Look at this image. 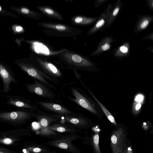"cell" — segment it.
Masks as SVG:
<instances>
[{
    "mask_svg": "<svg viewBox=\"0 0 153 153\" xmlns=\"http://www.w3.org/2000/svg\"><path fill=\"white\" fill-rule=\"evenodd\" d=\"M65 55L67 68L74 71L80 70L97 72L101 69L100 63L93 60L87 56L71 51L67 52Z\"/></svg>",
    "mask_w": 153,
    "mask_h": 153,
    "instance_id": "6da1fadb",
    "label": "cell"
},
{
    "mask_svg": "<svg viewBox=\"0 0 153 153\" xmlns=\"http://www.w3.org/2000/svg\"><path fill=\"white\" fill-rule=\"evenodd\" d=\"M71 93L75 97L68 96V99L86 110L100 119L104 114L97 103L93 99L88 96L86 93L78 87H71Z\"/></svg>",
    "mask_w": 153,
    "mask_h": 153,
    "instance_id": "7a4b0ae2",
    "label": "cell"
},
{
    "mask_svg": "<svg viewBox=\"0 0 153 153\" xmlns=\"http://www.w3.org/2000/svg\"><path fill=\"white\" fill-rule=\"evenodd\" d=\"M35 112L18 110L1 111L0 120L15 126H19L26 124L28 121L34 118Z\"/></svg>",
    "mask_w": 153,
    "mask_h": 153,
    "instance_id": "3957f363",
    "label": "cell"
},
{
    "mask_svg": "<svg viewBox=\"0 0 153 153\" xmlns=\"http://www.w3.org/2000/svg\"><path fill=\"white\" fill-rule=\"evenodd\" d=\"M1 96L5 99V103L16 108L18 110L36 112L39 110L38 105L34 101H32L20 96H13L2 94Z\"/></svg>",
    "mask_w": 153,
    "mask_h": 153,
    "instance_id": "277c9868",
    "label": "cell"
},
{
    "mask_svg": "<svg viewBox=\"0 0 153 153\" xmlns=\"http://www.w3.org/2000/svg\"><path fill=\"white\" fill-rule=\"evenodd\" d=\"M34 102L41 108L51 114L66 116H74L79 114L70 110L58 101L53 100L43 101L35 100Z\"/></svg>",
    "mask_w": 153,
    "mask_h": 153,
    "instance_id": "5b68a950",
    "label": "cell"
},
{
    "mask_svg": "<svg viewBox=\"0 0 153 153\" xmlns=\"http://www.w3.org/2000/svg\"><path fill=\"white\" fill-rule=\"evenodd\" d=\"M32 83H25L28 91L30 93L37 94L49 100H52L56 97L55 93L50 88L34 79Z\"/></svg>",
    "mask_w": 153,
    "mask_h": 153,
    "instance_id": "8992f818",
    "label": "cell"
},
{
    "mask_svg": "<svg viewBox=\"0 0 153 153\" xmlns=\"http://www.w3.org/2000/svg\"><path fill=\"white\" fill-rule=\"evenodd\" d=\"M112 7L113 5L109 3L107 7L101 13L98 20L87 31L86 33L87 35L90 36L100 31H104L106 29Z\"/></svg>",
    "mask_w": 153,
    "mask_h": 153,
    "instance_id": "52a82bcc",
    "label": "cell"
},
{
    "mask_svg": "<svg viewBox=\"0 0 153 153\" xmlns=\"http://www.w3.org/2000/svg\"><path fill=\"white\" fill-rule=\"evenodd\" d=\"M75 138L74 136H64L56 138L45 144L64 149L72 153H76V148L72 143Z\"/></svg>",
    "mask_w": 153,
    "mask_h": 153,
    "instance_id": "ba28073f",
    "label": "cell"
},
{
    "mask_svg": "<svg viewBox=\"0 0 153 153\" xmlns=\"http://www.w3.org/2000/svg\"><path fill=\"white\" fill-rule=\"evenodd\" d=\"M51 114L61 122H66L78 127H85L91 124L90 120L81 114L74 116Z\"/></svg>",
    "mask_w": 153,
    "mask_h": 153,
    "instance_id": "9c48e42d",
    "label": "cell"
},
{
    "mask_svg": "<svg viewBox=\"0 0 153 153\" xmlns=\"http://www.w3.org/2000/svg\"><path fill=\"white\" fill-rule=\"evenodd\" d=\"M0 76L3 84V88L0 90L1 92L7 94L11 90L10 84L13 82L15 84H18V81L15 74L13 71L1 65Z\"/></svg>",
    "mask_w": 153,
    "mask_h": 153,
    "instance_id": "30bf717a",
    "label": "cell"
},
{
    "mask_svg": "<svg viewBox=\"0 0 153 153\" xmlns=\"http://www.w3.org/2000/svg\"><path fill=\"white\" fill-rule=\"evenodd\" d=\"M13 131L4 132L3 136H1V143L8 145H12L21 140L20 137L29 134V130L27 129H19Z\"/></svg>",
    "mask_w": 153,
    "mask_h": 153,
    "instance_id": "8fae6325",
    "label": "cell"
},
{
    "mask_svg": "<svg viewBox=\"0 0 153 153\" xmlns=\"http://www.w3.org/2000/svg\"><path fill=\"white\" fill-rule=\"evenodd\" d=\"M125 134L123 128H118L112 133L111 145L112 153H122L123 151Z\"/></svg>",
    "mask_w": 153,
    "mask_h": 153,
    "instance_id": "7c38bea8",
    "label": "cell"
},
{
    "mask_svg": "<svg viewBox=\"0 0 153 153\" xmlns=\"http://www.w3.org/2000/svg\"><path fill=\"white\" fill-rule=\"evenodd\" d=\"M116 41L113 35L105 36L100 41L96 48L89 54V56H96L108 51L112 48L113 44Z\"/></svg>",
    "mask_w": 153,
    "mask_h": 153,
    "instance_id": "4fadbf2b",
    "label": "cell"
},
{
    "mask_svg": "<svg viewBox=\"0 0 153 153\" xmlns=\"http://www.w3.org/2000/svg\"><path fill=\"white\" fill-rule=\"evenodd\" d=\"M34 118L39 123L41 127L44 128H48L51 123L59 120L51 114L39 110L35 112Z\"/></svg>",
    "mask_w": 153,
    "mask_h": 153,
    "instance_id": "5bb4252c",
    "label": "cell"
},
{
    "mask_svg": "<svg viewBox=\"0 0 153 153\" xmlns=\"http://www.w3.org/2000/svg\"><path fill=\"white\" fill-rule=\"evenodd\" d=\"M99 17H89L81 15L73 16L71 20V23L75 26H88L94 24Z\"/></svg>",
    "mask_w": 153,
    "mask_h": 153,
    "instance_id": "9a60e30c",
    "label": "cell"
},
{
    "mask_svg": "<svg viewBox=\"0 0 153 153\" xmlns=\"http://www.w3.org/2000/svg\"><path fill=\"white\" fill-rule=\"evenodd\" d=\"M79 79L80 81L82 84L90 94L92 97L97 103L108 120L113 125L117 126V125L115 120L114 118L111 113L107 109L104 105L100 101L89 88L84 83L82 80L80 78H79Z\"/></svg>",
    "mask_w": 153,
    "mask_h": 153,
    "instance_id": "2e32d148",
    "label": "cell"
},
{
    "mask_svg": "<svg viewBox=\"0 0 153 153\" xmlns=\"http://www.w3.org/2000/svg\"><path fill=\"white\" fill-rule=\"evenodd\" d=\"M120 2L118 0L113 6L109 16L106 28L109 27L114 22L120 8Z\"/></svg>",
    "mask_w": 153,
    "mask_h": 153,
    "instance_id": "e0dca14e",
    "label": "cell"
},
{
    "mask_svg": "<svg viewBox=\"0 0 153 153\" xmlns=\"http://www.w3.org/2000/svg\"><path fill=\"white\" fill-rule=\"evenodd\" d=\"M48 128L55 131L61 133L73 132L74 130L70 128L67 126L60 124L51 125Z\"/></svg>",
    "mask_w": 153,
    "mask_h": 153,
    "instance_id": "ac0fdd59",
    "label": "cell"
},
{
    "mask_svg": "<svg viewBox=\"0 0 153 153\" xmlns=\"http://www.w3.org/2000/svg\"><path fill=\"white\" fill-rule=\"evenodd\" d=\"M99 136L98 132L93 136L92 142L95 153H101L99 145Z\"/></svg>",
    "mask_w": 153,
    "mask_h": 153,
    "instance_id": "d6986e66",
    "label": "cell"
},
{
    "mask_svg": "<svg viewBox=\"0 0 153 153\" xmlns=\"http://www.w3.org/2000/svg\"><path fill=\"white\" fill-rule=\"evenodd\" d=\"M39 134L45 136H50L57 134L55 131L50 129L48 128H42L41 127Z\"/></svg>",
    "mask_w": 153,
    "mask_h": 153,
    "instance_id": "ffe728a7",
    "label": "cell"
},
{
    "mask_svg": "<svg viewBox=\"0 0 153 153\" xmlns=\"http://www.w3.org/2000/svg\"><path fill=\"white\" fill-rule=\"evenodd\" d=\"M39 146L29 147L28 148L29 150L34 153H42L48 151V149L39 147Z\"/></svg>",
    "mask_w": 153,
    "mask_h": 153,
    "instance_id": "44dd1931",
    "label": "cell"
},
{
    "mask_svg": "<svg viewBox=\"0 0 153 153\" xmlns=\"http://www.w3.org/2000/svg\"><path fill=\"white\" fill-rule=\"evenodd\" d=\"M108 1L109 0H95L94 2V6L96 8H97Z\"/></svg>",
    "mask_w": 153,
    "mask_h": 153,
    "instance_id": "7402d4cb",
    "label": "cell"
},
{
    "mask_svg": "<svg viewBox=\"0 0 153 153\" xmlns=\"http://www.w3.org/2000/svg\"><path fill=\"white\" fill-rule=\"evenodd\" d=\"M0 153H18L16 151L9 150L3 147H0Z\"/></svg>",
    "mask_w": 153,
    "mask_h": 153,
    "instance_id": "603a6c76",
    "label": "cell"
},
{
    "mask_svg": "<svg viewBox=\"0 0 153 153\" xmlns=\"http://www.w3.org/2000/svg\"><path fill=\"white\" fill-rule=\"evenodd\" d=\"M149 22L147 20H145L143 22L141 25L140 27L142 29H144L148 25Z\"/></svg>",
    "mask_w": 153,
    "mask_h": 153,
    "instance_id": "cb8c5ba5",
    "label": "cell"
},
{
    "mask_svg": "<svg viewBox=\"0 0 153 153\" xmlns=\"http://www.w3.org/2000/svg\"><path fill=\"white\" fill-rule=\"evenodd\" d=\"M45 12L48 14H52L53 13V11L51 9L46 8L45 9Z\"/></svg>",
    "mask_w": 153,
    "mask_h": 153,
    "instance_id": "d4e9b609",
    "label": "cell"
},
{
    "mask_svg": "<svg viewBox=\"0 0 153 153\" xmlns=\"http://www.w3.org/2000/svg\"><path fill=\"white\" fill-rule=\"evenodd\" d=\"M21 11L23 13L25 14H28L29 12V10L28 9L26 8H22L21 9Z\"/></svg>",
    "mask_w": 153,
    "mask_h": 153,
    "instance_id": "484cf974",
    "label": "cell"
},
{
    "mask_svg": "<svg viewBox=\"0 0 153 153\" xmlns=\"http://www.w3.org/2000/svg\"><path fill=\"white\" fill-rule=\"evenodd\" d=\"M143 97L142 95H138L136 97V100L137 101H140L142 100Z\"/></svg>",
    "mask_w": 153,
    "mask_h": 153,
    "instance_id": "4316f807",
    "label": "cell"
},
{
    "mask_svg": "<svg viewBox=\"0 0 153 153\" xmlns=\"http://www.w3.org/2000/svg\"><path fill=\"white\" fill-rule=\"evenodd\" d=\"M141 106V105L140 103H138L136 106L135 109L137 110L139 109Z\"/></svg>",
    "mask_w": 153,
    "mask_h": 153,
    "instance_id": "83f0119b",
    "label": "cell"
},
{
    "mask_svg": "<svg viewBox=\"0 0 153 153\" xmlns=\"http://www.w3.org/2000/svg\"><path fill=\"white\" fill-rule=\"evenodd\" d=\"M22 29V27L20 26H18L16 28V30L18 32L21 31Z\"/></svg>",
    "mask_w": 153,
    "mask_h": 153,
    "instance_id": "f1b7e54d",
    "label": "cell"
},
{
    "mask_svg": "<svg viewBox=\"0 0 153 153\" xmlns=\"http://www.w3.org/2000/svg\"><path fill=\"white\" fill-rule=\"evenodd\" d=\"M122 153H127L126 151H123Z\"/></svg>",
    "mask_w": 153,
    "mask_h": 153,
    "instance_id": "f546056e",
    "label": "cell"
},
{
    "mask_svg": "<svg viewBox=\"0 0 153 153\" xmlns=\"http://www.w3.org/2000/svg\"><path fill=\"white\" fill-rule=\"evenodd\" d=\"M0 7V10H1V7Z\"/></svg>",
    "mask_w": 153,
    "mask_h": 153,
    "instance_id": "4dcf8cb0",
    "label": "cell"
},
{
    "mask_svg": "<svg viewBox=\"0 0 153 153\" xmlns=\"http://www.w3.org/2000/svg\"><path fill=\"white\" fill-rule=\"evenodd\" d=\"M152 5H153V3Z\"/></svg>",
    "mask_w": 153,
    "mask_h": 153,
    "instance_id": "1f68e13d",
    "label": "cell"
}]
</instances>
